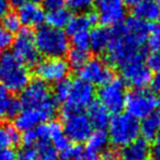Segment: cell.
Returning <instances> with one entry per match:
<instances>
[{"mask_svg": "<svg viewBox=\"0 0 160 160\" xmlns=\"http://www.w3.org/2000/svg\"><path fill=\"white\" fill-rule=\"evenodd\" d=\"M36 48L46 58H62L69 51V38L66 32L48 25L41 27L34 34Z\"/></svg>", "mask_w": 160, "mask_h": 160, "instance_id": "cell-3", "label": "cell"}, {"mask_svg": "<svg viewBox=\"0 0 160 160\" xmlns=\"http://www.w3.org/2000/svg\"><path fill=\"white\" fill-rule=\"evenodd\" d=\"M42 1L48 10L62 8L65 5V0H42Z\"/></svg>", "mask_w": 160, "mask_h": 160, "instance_id": "cell-44", "label": "cell"}, {"mask_svg": "<svg viewBox=\"0 0 160 160\" xmlns=\"http://www.w3.org/2000/svg\"><path fill=\"white\" fill-rule=\"evenodd\" d=\"M96 90L90 83L81 79L70 80V87L62 110L83 111L94 102Z\"/></svg>", "mask_w": 160, "mask_h": 160, "instance_id": "cell-8", "label": "cell"}, {"mask_svg": "<svg viewBox=\"0 0 160 160\" xmlns=\"http://www.w3.org/2000/svg\"><path fill=\"white\" fill-rule=\"evenodd\" d=\"M62 131L69 142H85L93 131L88 115L83 111L62 110Z\"/></svg>", "mask_w": 160, "mask_h": 160, "instance_id": "cell-5", "label": "cell"}, {"mask_svg": "<svg viewBox=\"0 0 160 160\" xmlns=\"http://www.w3.org/2000/svg\"><path fill=\"white\" fill-rule=\"evenodd\" d=\"M70 18L71 16L69 10L65 9L64 7L48 10L47 14H45V21L47 22V25L51 28H54V29L59 30L67 27Z\"/></svg>", "mask_w": 160, "mask_h": 160, "instance_id": "cell-26", "label": "cell"}, {"mask_svg": "<svg viewBox=\"0 0 160 160\" xmlns=\"http://www.w3.org/2000/svg\"><path fill=\"white\" fill-rule=\"evenodd\" d=\"M13 36L9 31L5 29L2 24H0V55L6 52L12 46Z\"/></svg>", "mask_w": 160, "mask_h": 160, "instance_id": "cell-37", "label": "cell"}, {"mask_svg": "<svg viewBox=\"0 0 160 160\" xmlns=\"http://www.w3.org/2000/svg\"><path fill=\"white\" fill-rule=\"evenodd\" d=\"M122 80L134 89H144L151 82V70L144 59H135L120 67Z\"/></svg>", "mask_w": 160, "mask_h": 160, "instance_id": "cell-15", "label": "cell"}, {"mask_svg": "<svg viewBox=\"0 0 160 160\" xmlns=\"http://www.w3.org/2000/svg\"><path fill=\"white\" fill-rule=\"evenodd\" d=\"M96 16L104 27L121 25L126 16L125 0H96Z\"/></svg>", "mask_w": 160, "mask_h": 160, "instance_id": "cell-14", "label": "cell"}, {"mask_svg": "<svg viewBox=\"0 0 160 160\" xmlns=\"http://www.w3.org/2000/svg\"><path fill=\"white\" fill-rule=\"evenodd\" d=\"M9 0H0V21H2L3 18L9 13Z\"/></svg>", "mask_w": 160, "mask_h": 160, "instance_id": "cell-45", "label": "cell"}, {"mask_svg": "<svg viewBox=\"0 0 160 160\" xmlns=\"http://www.w3.org/2000/svg\"><path fill=\"white\" fill-rule=\"evenodd\" d=\"M28 1H30V0H9V3L12 6H14V7H21L22 5H24L25 2H28Z\"/></svg>", "mask_w": 160, "mask_h": 160, "instance_id": "cell-48", "label": "cell"}, {"mask_svg": "<svg viewBox=\"0 0 160 160\" xmlns=\"http://www.w3.org/2000/svg\"><path fill=\"white\" fill-rule=\"evenodd\" d=\"M79 79L91 86H103L113 79V71L105 60L99 57L89 58L82 67L78 69Z\"/></svg>", "mask_w": 160, "mask_h": 160, "instance_id": "cell-11", "label": "cell"}, {"mask_svg": "<svg viewBox=\"0 0 160 160\" xmlns=\"http://www.w3.org/2000/svg\"><path fill=\"white\" fill-rule=\"evenodd\" d=\"M18 17L21 24L28 28H38L45 21V11L38 2L30 0L19 7Z\"/></svg>", "mask_w": 160, "mask_h": 160, "instance_id": "cell-17", "label": "cell"}, {"mask_svg": "<svg viewBox=\"0 0 160 160\" xmlns=\"http://www.w3.org/2000/svg\"><path fill=\"white\" fill-rule=\"evenodd\" d=\"M107 59L113 66L122 67L123 65L135 59H144L146 49L128 38L121 25L111 30V40L105 51Z\"/></svg>", "mask_w": 160, "mask_h": 160, "instance_id": "cell-1", "label": "cell"}, {"mask_svg": "<svg viewBox=\"0 0 160 160\" xmlns=\"http://www.w3.org/2000/svg\"><path fill=\"white\" fill-rule=\"evenodd\" d=\"M70 40L75 48H80L88 51L90 43V32H80L70 35Z\"/></svg>", "mask_w": 160, "mask_h": 160, "instance_id": "cell-32", "label": "cell"}, {"mask_svg": "<svg viewBox=\"0 0 160 160\" xmlns=\"http://www.w3.org/2000/svg\"><path fill=\"white\" fill-rule=\"evenodd\" d=\"M67 55H68V60H67L68 65L76 69H79L80 67H82L85 65V62L89 59V53H88V51L75 48V47L69 49Z\"/></svg>", "mask_w": 160, "mask_h": 160, "instance_id": "cell-30", "label": "cell"}, {"mask_svg": "<svg viewBox=\"0 0 160 160\" xmlns=\"http://www.w3.org/2000/svg\"><path fill=\"white\" fill-rule=\"evenodd\" d=\"M83 149L79 145H70L67 149L60 152L62 160H80L83 155Z\"/></svg>", "mask_w": 160, "mask_h": 160, "instance_id": "cell-36", "label": "cell"}, {"mask_svg": "<svg viewBox=\"0 0 160 160\" xmlns=\"http://www.w3.org/2000/svg\"><path fill=\"white\" fill-rule=\"evenodd\" d=\"M30 70L12 53L0 55V85L10 92H20L29 85Z\"/></svg>", "mask_w": 160, "mask_h": 160, "instance_id": "cell-2", "label": "cell"}, {"mask_svg": "<svg viewBox=\"0 0 160 160\" xmlns=\"http://www.w3.org/2000/svg\"><path fill=\"white\" fill-rule=\"evenodd\" d=\"M57 110V105L52 103L42 108H25L21 109L14 118V128L17 131L28 132L33 131L41 124L51 121Z\"/></svg>", "mask_w": 160, "mask_h": 160, "instance_id": "cell-6", "label": "cell"}, {"mask_svg": "<svg viewBox=\"0 0 160 160\" xmlns=\"http://www.w3.org/2000/svg\"><path fill=\"white\" fill-rule=\"evenodd\" d=\"M21 111V104L9 90L0 85V120L16 118Z\"/></svg>", "mask_w": 160, "mask_h": 160, "instance_id": "cell-20", "label": "cell"}, {"mask_svg": "<svg viewBox=\"0 0 160 160\" xmlns=\"http://www.w3.org/2000/svg\"><path fill=\"white\" fill-rule=\"evenodd\" d=\"M148 43L149 46L153 51H160V21L156 22L152 27H150Z\"/></svg>", "mask_w": 160, "mask_h": 160, "instance_id": "cell-35", "label": "cell"}, {"mask_svg": "<svg viewBox=\"0 0 160 160\" xmlns=\"http://www.w3.org/2000/svg\"><path fill=\"white\" fill-rule=\"evenodd\" d=\"M35 148L38 160H59V153L49 142H38Z\"/></svg>", "mask_w": 160, "mask_h": 160, "instance_id": "cell-29", "label": "cell"}, {"mask_svg": "<svg viewBox=\"0 0 160 160\" xmlns=\"http://www.w3.org/2000/svg\"><path fill=\"white\" fill-rule=\"evenodd\" d=\"M150 155V146L144 138H137L120 152V160H147Z\"/></svg>", "mask_w": 160, "mask_h": 160, "instance_id": "cell-19", "label": "cell"}, {"mask_svg": "<svg viewBox=\"0 0 160 160\" xmlns=\"http://www.w3.org/2000/svg\"><path fill=\"white\" fill-rule=\"evenodd\" d=\"M157 3H158V6H159V8H160V0H157Z\"/></svg>", "mask_w": 160, "mask_h": 160, "instance_id": "cell-51", "label": "cell"}, {"mask_svg": "<svg viewBox=\"0 0 160 160\" xmlns=\"http://www.w3.org/2000/svg\"><path fill=\"white\" fill-rule=\"evenodd\" d=\"M18 160H38V152L35 146H23L17 153Z\"/></svg>", "mask_w": 160, "mask_h": 160, "instance_id": "cell-38", "label": "cell"}, {"mask_svg": "<svg viewBox=\"0 0 160 160\" xmlns=\"http://www.w3.org/2000/svg\"><path fill=\"white\" fill-rule=\"evenodd\" d=\"M144 1H148V0H125V3L128 6L135 7L136 5H138V3H140V2H144Z\"/></svg>", "mask_w": 160, "mask_h": 160, "instance_id": "cell-49", "label": "cell"}, {"mask_svg": "<svg viewBox=\"0 0 160 160\" xmlns=\"http://www.w3.org/2000/svg\"><path fill=\"white\" fill-rule=\"evenodd\" d=\"M101 160H120V152L114 148H105L101 152Z\"/></svg>", "mask_w": 160, "mask_h": 160, "instance_id": "cell-41", "label": "cell"}, {"mask_svg": "<svg viewBox=\"0 0 160 160\" xmlns=\"http://www.w3.org/2000/svg\"><path fill=\"white\" fill-rule=\"evenodd\" d=\"M111 40V30L107 28H94L90 32L89 48L97 54L104 53Z\"/></svg>", "mask_w": 160, "mask_h": 160, "instance_id": "cell-24", "label": "cell"}, {"mask_svg": "<svg viewBox=\"0 0 160 160\" xmlns=\"http://www.w3.org/2000/svg\"><path fill=\"white\" fill-rule=\"evenodd\" d=\"M139 131L145 140H150L157 136L160 131V113L159 112H152L142 118V123L139 124Z\"/></svg>", "mask_w": 160, "mask_h": 160, "instance_id": "cell-25", "label": "cell"}, {"mask_svg": "<svg viewBox=\"0 0 160 160\" xmlns=\"http://www.w3.org/2000/svg\"><path fill=\"white\" fill-rule=\"evenodd\" d=\"M151 85H152V88L156 90V91L160 92V71L159 72H156V75L151 78Z\"/></svg>", "mask_w": 160, "mask_h": 160, "instance_id": "cell-46", "label": "cell"}, {"mask_svg": "<svg viewBox=\"0 0 160 160\" xmlns=\"http://www.w3.org/2000/svg\"><path fill=\"white\" fill-rule=\"evenodd\" d=\"M80 160H101L99 157L98 153H93V152H89V151L86 150L83 152L82 157L80 158Z\"/></svg>", "mask_w": 160, "mask_h": 160, "instance_id": "cell-47", "label": "cell"}, {"mask_svg": "<svg viewBox=\"0 0 160 160\" xmlns=\"http://www.w3.org/2000/svg\"><path fill=\"white\" fill-rule=\"evenodd\" d=\"M2 25L5 27V29L7 30V31H9L10 33L12 34V33H16V32L20 31V28L22 24H21L18 14L10 13L9 12V13L3 18Z\"/></svg>", "mask_w": 160, "mask_h": 160, "instance_id": "cell-33", "label": "cell"}, {"mask_svg": "<svg viewBox=\"0 0 160 160\" xmlns=\"http://www.w3.org/2000/svg\"><path fill=\"white\" fill-rule=\"evenodd\" d=\"M88 110H89V112L87 115L89 118L92 127H94L96 129H103L104 131V128H107L110 120H111L110 112L99 102H93L88 108Z\"/></svg>", "mask_w": 160, "mask_h": 160, "instance_id": "cell-23", "label": "cell"}, {"mask_svg": "<svg viewBox=\"0 0 160 160\" xmlns=\"http://www.w3.org/2000/svg\"><path fill=\"white\" fill-rule=\"evenodd\" d=\"M157 105H159L160 107V96H159V98L157 99Z\"/></svg>", "mask_w": 160, "mask_h": 160, "instance_id": "cell-50", "label": "cell"}, {"mask_svg": "<svg viewBox=\"0 0 160 160\" xmlns=\"http://www.w3.org/2000/svg\"><path fill=\"white\" fill-rule=\"evenodd\" d=\"M147 66L150 70H155L156 72L160 71V51H153L147 57Z\"/></svg>", "mask_w": 160, "mask_h": 160, "instance_id": "cell-39", "label": "cell"}, {"mask_svg": "<svg viewBox=\"0 0 160 160\" xmlns=\"http://www.w3.org/2000/svg\"><path fill=\"white\" fill-rule=\"evenodd\" d=\"M70 66L64 58H45L35 65V73L38 80L48 83H59L67 79Z\"/></svg>", "mask_w": 160, "mask_h": 160, "instance_id": "cell-12", "label": "cell"}, {"mask_svg": "<svg viewBox=\"0 0 160 160\" xmlns=\"http://www.w3.org/2000/svg\"><path fill=\"white\" fill-rule=\"evenodd\" d=\"M147 160H148V159H147Z\"/></svg>", "mask_w": 160, "mask_h": 160, "instance_id": "cell-52", "label": "cell"}, {"mask_svg": "<svg viewBox=\"0 0 160 160\" xmlns=\"http://www.w3.org/2000/svg\"><path fill=\"white\" fill-rule=\"evenodd\" d=\"M20 97L21 109L25 108H42L46 107L52 103H55L53 94L48 85L41 81V80H34L30 81L29 85L22 90Z\"/></svg>", "mask_w": 160, "mask_h": 160, "instance_id": "cell-13", "label": "cell"}, {"mask_svg": "<svg viewBox=\"0 0 160 160\" xmlns=\"http://www.w3.org/2000/svg\"><path fill=\"white\" fill-rule=\"evenodd\" d=\"M126 88L122 79L113 78L109 82L101 86L98 92L100 104H102L110 113H121L124 109L126 99Z\"/></svg>", "mask_w": 160, "mask_h": 160, "instance_id": "cell-9", "label": "cell"}, {"mask_svg": "<svg viewBox=\"0 0 160 160\" xmlns=\"http://www.w3.org/2000/svg\"><path fill=\"white\" fill-rule=\"evenodd\" d=\"M152 140L153 142L150 148V153L152 155L153 160H160V131Z\"/></svg>", "mask_w": 160, "mask_h": 160, "instance_id": "cell-42", "label": "cell"}, {"mask_svg": "<svg viewBox=\"0 0 160 160\" xmlns=\"http://www.w3.org/2000/svg\"><path fill=\"white\" fill-rule=\"evenodd\" d=\"M34 131L38 136V142H49L59 152L64 151L71 145L62 131V126L55 121L41 124Z\"/></svg>", "mask_w": 160, "mask_h": 160, "instance_id": "cell-16", "label": "cell"}, {"mask_svg": "<svg viewBox=\"0 0 160 160\" xmlns=\"http://www.w3.org/2000/svg\"><path fill=\"white\" fill-rule=\"evenodd\" d=\"M97 21L98 19L94 12H85L71 17L66 27L67 33L69 35H73L80 32H90L91 27L96 24Z\"/></svg>", "mask_w": 160, "mask_h": 160, "instance_id": "cell-21", "label": "cell"}, {"mask_svg": "<svg viewBox=\"0 0 160 160\" xmlns=\"http://www.w3.org/2000/svg\"><path fill=\"white\" fill-rule=\"evenodd\" d=\"M69 87H70V80L68 79L56 85L55 91H54V99H55L56 102H60L64 104L67 99V96H68Z\"/></svg>", "mask_w": 160, "mask_h": 160, "instance_id": "cell-34", "label": "cell"}, {"mask_svg": "<svg viewBox=\"0 0 160 160\" xmlns=\"http://www.w3.org/2000/svg\"><path fill=\"white\" fill-rule=\"evenodd\" d=\"M134 17L146 23L158 22L160 19V8L152 0L144 1L134 7Z\"/></svg>", "mask_w": 160, "mask_h": 160, "instance_id": "cell-22", "label": "cell"}, {"mask_svg": "<svg viewBox=\"0 0 160 160\" xmlns=\"http://www.w3.org/2000/svg\"><path fill=\"white\" fill-rule=\"evenodd\" d=\"M96 0H65L69 10L79 13L88 12L94 6Z\"/></svg>", "mask_w": 160, "mask_h": 160, "instance_id": "cell-31", "label": "cell"}, {"mask_svg": "<svg viewBox=\"0 0 160 160\" xmlns=\"http://www.w3.org/2000/svg\"><path fill=\"white\" fill-rule=\"evenodd\" d=\"M121 28L131 40H133L140 46H144L145 43L148 41L150 27L148 23L144 22L135 17L127 19L123 24H121Z\"/></svg>", "mask_w": 160, "mask_h": 160, "instance_id": "cell-18", "label": "cell"}, {"mask_svg": "<svg viewBox=\"0 0 160 160\" xmlns=\"http://www.w3.org/2000/svg\"><path fill=\"white\" fill-rule=\"evenodd\" d=\"M21 140L23 142L24 146H30L33 147L38 144V136L35 134V131H28L24 132L23 135L21 136Z\"/></svg>", "mask_w": 160, "mask_h": 160, "instance_id": "cell-40", "label": "cell"}, {"mask_svg": "<svg viewBox=\"0 0 160 160\" xmlns=\"http://www.w3.org/2000/svg\"><path fill=\"white\" fill-rule=\"evenodd\" d=\"M109 142L116 147H125L136 140L140 134L138 120L127 113H118L112 116L108 125Z\"/></svg>", "mask_w": 160, "mask_h": 160, "instance_id": "cell-4", "label": "cell"}, {"mask_svg": "<svg viewBox=\"0 0 160 160\" xmlns=\"http://www.w3.org/2000/svg\"><path fill=\"white\" fill-rule=\"evenodd\" d=\"M0 160H18L17 152L11 148L0 150Z\"/></svg>", "mask_w": 160, "mask_h": 160, "instance_id": "cell-43", "label": "cell"}, {"mask_svg": "<svg viewBox=\"0 0 160 160\" xmlns=\"http://www.w3.org/2000/svg\"><path fill=\"white\" fill-rule=\"evenodd\" d=\"M124 108L126 113L136 120H142L155 112L157 99L151 91L146 89H134L126 93Z\"/></svg>", "mask_w": 160, "mask_h": 160, "instance_id": "cell-7", "label": "cell"}, {"mask_svg": "<svg viewBox=\"0 0 160 160\" xmlns=\"http://www.w3.org/2000/svg\"><path fill=\"white\" fill-rule=\"evenodd\" d=\"M20 140L21 136L14 127L0 124V150L7 149L13 145H18Z\"/></svg>", "mask_w": 160, "mask_h": 160, "instance_id": "cell-28", "label": "cell"}, {"mask_svg": "<svg viewBox=\"0 0 160 160\" xmlns=\"http://www.w3.org/2000/svg\"><path fill=\"white\" fill-rule=\"evenodd\" d=\"M86 142H87V151L93 153L102 152L108 146L109 136L103 129H94L90 134Z\"/></svg>", "mask_w": 160, "mask_h": 160, "instance_id": "cell-27", "label": "cell"}, {"mask_svg": "<svg viewBox=\"0 0 160 160\" xmlns=\"http://www.w3.org/2000/svg\"><path fill=\"white\" fill-rule=\"evenodd\" d=\"M12 54L27 66H35L40 62L35 38L31 30H20L12 42Z\"/></svg>", "mask_w": 160, "mask_h": 160, "instance_id": "cell-10", "label": "cell"}]
</instances>
